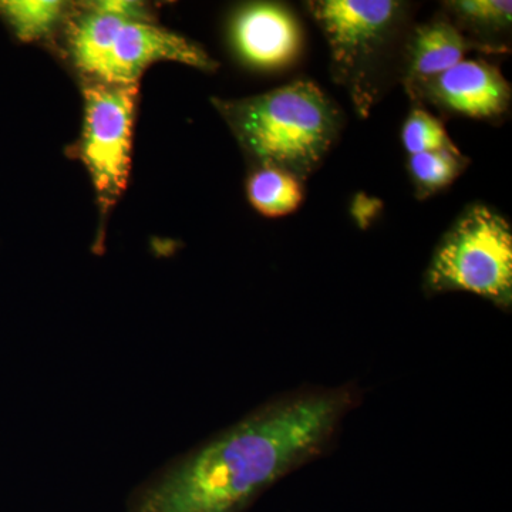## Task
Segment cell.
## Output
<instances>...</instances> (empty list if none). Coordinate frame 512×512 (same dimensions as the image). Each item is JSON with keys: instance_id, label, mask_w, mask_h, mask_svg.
Segmentation results:
<instances>
[{"instance_id": "cell-1", "label": "cell", "mask_w": 512, "mask_h": 512, "mask_svg": "<svg viewBox=\"0 0 512 512\" xmlns=\"http://www.w3.org/2000/svg\"><path fill=\"white\" fill-rule=\"evenodd\" d=\"M359 402L353 384L275 397L157 468L130 491L124 512H247L322 457Z\"/></svg>"}, {"instance_id": "cell-2", "label": "cell", "mask_w": 512, "mask_h": 512, "mask_svg": "<svg viewBox=\"0 0 512 512\" xmlns=\"http://www.w3.org/2000/svg\"><path fill=\"white\" fill-rule=\"evenodd\" d=\"M232 133L259 167L311 177L342 127L338 107L318 84L295 80L242 100L217 101Z\"/></svg>"}, {"instance_id": "cell-3", "label": "cell", "mask_w": 512, "mask_h": 512, "mask_svg": "<svg viewBox=\"0 0 512 512\" xmlns=\"http://www.w3.org/2000/svg\"><path fill=\"white\" fill-rule=\"evenodd\" d=\"M424 291L467 292L503 311L512 305V229L487 205H471L431 256Z\"/></svg>"}, {"instance_id": "cell-4", "label": "cell", "mask_w": 512, "mask_h": 512, "mask_svg": "<svg viewBox=\"0 0 512 512\" xmlns=\"http://www.w3.org/2000/svg\"><path fill=\"white\" fill-rule=\"evenodd\" d=\"M328 42L333 76L366 114L373 77L399 32L406 5L396 0H313L306 3Z\"/></svg>"}, {"instance_id": "cell-5", "label": "cell", "mask_w": 512, "mask_h": 512, "mask_svg": "<svg viewBox=\"0 0 512 512\" xmlns=\"http://www.w3.org/2000/svg\"><path fill=\"white\" fill-rule=\"evenodd\" d=\"M82 160L106 212L126 190L138 84H87Z\"/></svg>"}, {"instance_id": "cell-6", "label": "cell", "mask_w": 512, "mask_h": 512, "mask_svg": "<svg viewBox=\"0 0 512 512\" xmlns=\"http://www.w3.org/2000/svg\"><path fill=\"white\" fill-rule=\"evenodd\" d=\"M407 89L413 96L471 119H498L511 104L510 83L497 66L484 60H463L447 72Z\"/></svg>"}, {"instance_id": "cell-7", "label": "cell", "mask_w": 512, "mask_h": 512, "mask_svg": "<svg viewBox=\"0 0 512 512\" xmlns=\"http://www.w3.org/2000/svg\"><path fill=\"white\" fill-rule=\"evenodd\" d=\"M231 39L239 57L261 70L291 66L302 52L301 23L279 3L255 2L235 13Z\"/></svg>"}, {"instance_id": "cell-8", "label": "cell", "mask_w": 512, "mask_h": 512, "mask_svg": "<svg viewBox=\"0 0 512 512\" xmlns=\"http://www.w3.org/2000/svg\"><path fill=\"white\" fill-rule=\"evenodd\" d=\"M168 60L200 70L217 69V62L191 40L151 25L130 22L117 35L106 76L101 83L138 84V77L150 64Z\"/></svg>"}, {"instance_id": "cell-9", "label": "cell", "mask_w": 512, "mask_h": 512, "mask_svg": "<svg viewBox=\"0 0 512 512\" xmlns=\"http://www.w3.org/2000/svg\"><path fill=\"white\" fill-rule=\"evenodd\" d=\"M130 22H150L141 3L104 0L92 3L70 30V52L83 73L103 82L114 42L123 26Z\"/></svg>"}, {"instance_id": "cell-10", "label": "cell", "mask_w": 512, "mask_h": 512, "mask_svg": "<svg viewBox=\"0 0 512 512\" xmlns=\"http://www.w3.org/2000/svg\"><path fill=\"white\" fill-rule=\"evenodd\" d=\"M471 50L484 53H504L498 47L485 45L464 35L453 22L434 19L414 30L406 52V84L423 82L447 72Z\"/></svg>"}, {"instance_id": "cell-11", "label": "cell", "mask_w": 512, "mask_h": 512, "mask_svg": "<svg viewBox=\"0 0 512 512\" xmlns=\"http://www.w3.org/2000/svg\"><path fill=\"white\" fill-rule=\"evenodd\" d=\"M247 194L259 214L269 218L285 217L301 207L303 181L286 171L259 167L248 178Z\"/></svg>"}, {"instance_id": "cell-12", "label": "cell", "mask_w": 512, "mask_h": 512, "mask_svg": "<svg viewBox=\"0 0 512 512\" xmlns=\"http://www.w3.org/2000/svg\"><path fill=\"white\" fill-rule=\"evenodd\" d=\"M468 160L458 148L414 154L409 158V173L417 197L427 198L454 183Z\"/></svg>"}, {"instance_id": "cell-13", "label": "cell", "mask_w": 512, "mask_h": 512, "mask_svg": "<svg viewBox=\"0 0 512 512\" xmlns=\"http://www.w3.org/2000/svg\"><path fill=\"white\" fill-rule=\"evenodd\" d=\"M63 12L57 0H9L0 2V13L23 42L46 36Z\"/></svg>"}, {"instance_id": "cell-14", "label": "cell", "mask_w": 512, "mask_h": 512, "mask_svg": "<svg viewBox=\"0 0 512 512\" xmlns=\"http://www.w3.org/2000/svg\"><path fill=\"white\" fill-rule=\"evenodd\" d=\"M446 8L453 13L460 28L476 29L481 33H497L510 29L512 3L510 0H454Z\"/></svg>"}, {"instance_id": "cell-15", "label": "cell", "mask_w": 512, "mask_h": 512, "mask_svg": "<svg viewBox=\"0 0 512 512\" xmlns=\"http://www.w3.org/2000/svg\"><path fill=\"white\" fill-rule=\"evenodd\" d=\"M403 146L410 156L430 153V151L456 148L446 127L437 117L423 109H413L404 121L402 131Z\"/></svg>"}]
</instances>
